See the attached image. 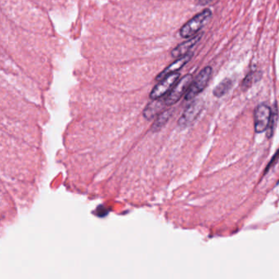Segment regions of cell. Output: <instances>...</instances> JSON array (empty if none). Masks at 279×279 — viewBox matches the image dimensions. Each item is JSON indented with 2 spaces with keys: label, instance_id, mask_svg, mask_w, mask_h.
<instances>
[{
  "label": "cell",
  "instance_id": "obj_1",
  "mask_svg": "<svg viewBox=\"0 0 279 279\" xmlns=\"http://www.w3.org/2000/svg\"><path fill=\"white\" fill-rule=\"evenodd\" d=\"M212 13L210 9H205L202 13L196 15L186 24L184 25L180 31V36L183 38H192L197 35V32L208 23L211 18Z\"/></svg>",
  "mask_w": 279,
  "mask_h": 279
},
{
  "label": "cell",
  "instance_id": "obj_2",
  "mask_svg": "<svg viewBox=\"0 0 279 279\" xmlns=\"http://www.w3.org/2000/svg\"><path fill=\"white\" fill-rule=\"evenodd\" d=\"M212 75V69L211 67H206L198 74L195 80L191 84L190 88L187 92L185 99L187 101L193 100L200 93H202L206 87L208 85L209 81Z\"/></svg>",
  "mask_w": 279,
  "mask_h": 279
},
{
  "label": "cell",
  "instance_id": "obj_3",
  "mask_svg": "<svg viewBox=\"0 0 279 279\" xmlns=\"http://www.w3.org/2000/svg\"><path fill=\"white\" fill-rule=\"evenodd\" d=\"M193 81V76L190 74L179 80L173 87V89L170 91L168 95L165 98L166 106H171L176 103L184 96V93H187Z\"/></svg>",
  "mask_w": 279,
  "mask_h": 279
},
{
  "label": "cell",
  "instance_id": "obj_4",
  "mask_svg": "<svg viewBox=\"0 0 279 279\" xmlns=\"http://www.w3.org/2000/svg\"><path fill=\"white\" fill-rule=\"evenodd\" d=\"M204 102L202 100L195 99L187 106L185 111L180 118L178 124L181 128L190 126L196 121L203 110Z\"/></svg>",
  "mask_w": 279,
  "mask_h": 279
},
{
  "label": "cell",
  "instance_id": "obj_5",
  "mask_svg": "<svg viewBox=\"0 0 279 279\" xmlns=\"http://www.w3.org/2000/svg\"><path fill=\"white\" fill-rule=\"evenodd\" d=\"M272 111L269 106L266 104H259L256 106L254 113L255 130L256 133H263L267 130L270 124Z\"/></svg>",
  "mask_w": 279,
  "mask_h": 279
},
{
  "label": "cell",
  "instance_id": "obj_6",
  "mask_svg": "<svg viewBox=\"0 0 279 279\" xmlns=\"http://www.w3.org/2000/svg\"><path fill=\"white\" fill-rule=\"evenodd\" d=\"M180 76V73L175 72L161 80V82L153 88V91L150 93V98L152 99H158V98H162L163 96L166 95V93H170V91L173 89L175 84L179 81Z\"/></svg>",
  "mask_w": 279,
  "mask_h": 279
},
{
  "label": "cell",
  "instance_id": "obj_7",
  "mask_svg": "<svg viewBox=\"0 0 279 279\" xmlns=\"http://www.w3.org/2000/svg\"><path fill=\"white\" fill-rule=\"evenodd\" d=\"M192 57H193V53H189L186 55L178 58L177 60L174 62L172 64L170 65L169 67H166L164 71H162V73H160L157 76V80L161 81L164 78H166V76H170L171 74L175 73L178 71H180V69L183 68L184 65H186L191 60Z\"/></svg>",
  "mask_w": 279,
  "mask_h": 279
},
{
  "label": "cell",
  "instance_id": "obj_8",
  "mask_svg": "<svg viewBox=\"0 0 279 279\" xmlns=\"http://www.w3.org/2000/svg\"><path fill=\"white\" fill-rule=\"evenodd\" d=\"M202 36V34L201 35H196L195 36L192 37L190 40H187L185 42L182 43L180 45H178L171 52V56L173 58H181L183 56L186 55L189 53L192 48L201 40Z\"/></svg>",
  "mask_w": 279,
  "mask_h": 279
},
{
  "label": "cell",
  "instance_id": "obj_9",
  "mask_svg": "<svg viewBox=\"0 0 279 279\" xmlns=\"http://www.w3.org/2000/svg\"><path fill=\"white\" fill-rule=\"evenodd\" d=\"M165 106H166L165 103V99H162V98L153 99V102L149 103V105L146 106V108L144 109V117L148 120H152L160 113H162Z\"/></svg>",
  "mask_w": 279,
  "mask_h": 279
},
{
  "label": "cell",
  "instance_id": "obj_10",
  "mask_svg": "<svg viewBox=\"0 0 279 279\" xmlns=\"http://www.w3.org/2000/svg\"><path fill=\"white\" fill-rule=\"evenodd\" d=\"M171 115H172L171 110H166V111H162V113H160L152 126L153 131L157 132V131L160 130L170 120Z\"/></svg>",
  "mask_w": 279,
  "mask_h": 279
},
{
  "label": "cell",
  "instance_id": "obj_11",
  "mask_svg": "<svg viewBox=\"0 0 279 279\" xmlns=\"http://www.w3.org/2000/svg\"><path fill=\"white\" fill-rule=\"evenodd\" d=\"M232 80L229 79H224L222 82L219 83L217 86L215 87V89L213 91V94L216 98H221L225 93H228V90L232 87Z\"/></svg>",
  "mask_w": 279,
  "mask_h": 279
},
{
  "label": "cell",
  "instance_id": "obj_12",
  "mask_svg": "<svg viewBox=\"0 0 279 279\" xmlns=\"http://www.w3.org/2000/svg\"><path fill=\"white\" fill-rule=\"evenodd\" d=\"M259 72H255V71L250 72V73L245 77L243 81H242V84H241V88H242V89H243V90H246V89H249L253 84H255V82H257V81L259 80Z\"/></svg>",
  "mask_w": 279,
  "mask_h": 279
},
{
  "label": "cell",
  "instance_id": "obj_13",
  "mask_svg": "<svg viewBox=\"0 0 279 279\" xmlns=\"http://www.w3.org/2000/svg\"><path fill=\"white\" fill-rule=\"evenodd\" d=\"M213 1H215V0H199V5H208V4H210V3L213 2Z\"/></svg>",
  "mask_w": 279,
  "mask_h": 279
}]
</instances>
